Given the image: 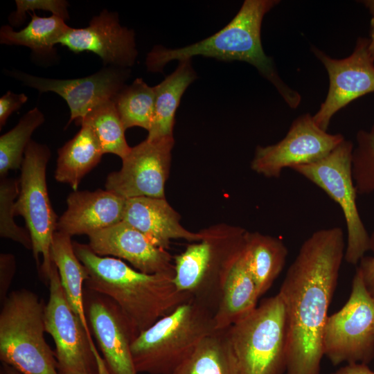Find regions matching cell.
I'll list each match as a JSON object with an SVG mask.
<instances>
[{"mask_svg":"<svg viewBox=\"0 0 374 374\" xmlns=\"http://www.w3.org/2000/svg\"><path fill=\"white\" fill-rule=\"evenodd\" d=\"M370 251L372 256H364L359 262L357 269L361 273L365 287L374 299V230L370 236Z\"/></svg>","mask_w":374,"mask_h":374,"instance_id":"cell-36","label":"cell"},{"mask_svg":"<svg viewBox=\"0 0 374 374\" xmlns=\"http://www.w3.org/2000/svg\"><path fill=\"white\" fill-rule=\"evenodd\" d=\"M17 4V12L13 15L12 21L19 22L23 20L24 14L26 10L33 9H42L50 10L53 15H58L64 20L69 18L66 7L69 3L66 1L60 0H46V1H15Z\"/></svg>","mask_w":374,"mask_h":374,"instance_id":"cell-33","label":"cell"},{"mask_svg":"<svg viewBox=\"0 0 374 374\" xmlns=\"http://www.w3.org/2000/svg\"><path fill=\"white\" fill-rule=\"evenodd\" d=\"M179 214L166 198L126 199L123 221L142 233L154 245L167 250L173 239L197 242L202 232H191L180 224Z\"/></svg>","mask_w":374,"mask_h":374,"instance_id":"cell-20","label":"cell"},{"mask_svg":"<svg viewBox=\"0 0 374 374\" xmlns=\"http://www.w3.org/2000/svg\"><path fill=\"white\" fill-rule=\"evenodd\" d=\"M368 51L371 56L374 60V19H372L371 21Z\"/></svg>","mask_w":374,"mask_h":374,"instance_id":"cell-39","label":"cell"},{"mask_svg":"<svg viewBox=\"0 0 374 374\" xmlns=\"http://www.w3.org/2000/svg\"><path fill=\"white\" fill-rule=\"evenodd\" d=\"M59 44L75 53L92 52L104 65L132 66L137 57L134 32L122 26L116 12L103 10L85 28L70 27Z\"/></svg>","mask_w":374,"mask_h":374,"instance_id":"cell-16","label":"cell"},{"mask_svg":"<svg viewBox=\"0 0 374 374\" xmlns=\"http://www.w3.org/2000/svg\"><path fill=\"white\" fill-rule=\"evenodd\" d=\"M1 374H22L14 368L6 364H3L1 367Z\"/></svg>","mask_w":374,"mask_h":374,"instance_id":"cell-40","label":"cell"},{"mask_svg":"<svg viewBox=\"0 0 374 374\" xmlns=\"http://www.w3.org/2000/svg\"><path fill=\"white\" fill-rule=\"evenodd\" d=\"M51 261L56 265L62 287L73 311L79 317L89 339H92L89 328L82 286L89 273L75 253L71 236L55 231L51 247Z\"/></svg>","mask_w":374,"mask_h":374,"instance_id":"cell-24","label":"cell"},{"mask_svg":"<svg viewBox=\"0 0 374 374\" xmlns=\"http://www.w3.org/2000/svg\"><path fill=\"white\" fill-rule=\"evenodd\" d=\"M228 328L205 337L172 374H238Z\"/></svg>","mask_w":374,"mask_h":374,"instance_id":"cell-26","label":"cell"},{"mask_svg":"<svg viewBox=\"0 0 374 374\" xmlns=\"http://www.w3.org/2000/svg\"><path fill=\"white\" fill-rule=\"evenodd\" d=\"M345 140L341 134H329L308 113L297 117L285 137L278 143L258 146L251 169L266 177L277 178L287 168L319 161Z\"/></svg>","mask_w":374,"mask_h":374,"instance_id":"cell-12","label":"cell"},{"mask_svg":"<svg viewBox=\"0 0 374 374\" xmlns=\"http://www.w3.org/2000/svg\"><path fill=\"white\" fill-rule=\"evenodd\" d=\"M50 157L47 145L30 142L20 169L19 193L15 204V215L24 217L30 233L37 266L39 257L42 256L40 270L47 280L52 267L51 247L58 220L46 185V172Z\"/></svg>","mask_w":374,"mask_h":374,"instance_id":"cell-9","label":"cell"},{"mask_svg":"<svg viewBox=\"0 0 374 374\" xmlns=\"http://www.w3.org/2000/svg\"><path fill=\"white\" fill-rule=\"evenodd\" d=\"M259 298L242 249L223 274L218 304L214 314L215 329H226L245 317L257 307Z\"/></svg>","mask_w":374,"mask_h":374,"instance_id":"cell-21","label":"cell"},{"mask_svg":"<svg viewBox=\"0 0 374 374\" xmlns=\"http://www.w3.org/2000/svg\"><path fill=\"white\" fill-rule=\"evenodd\" d=\"M28 97L24 93H15L8 91L0 98V128L1 130L10 114L19 109L26 103Z\"/></svg>","mask_w":374,"mask_h":374,"instance_id":"cell-35","label":"cell"},{"mask_svg":"<svg viewBox=\"0 0 374 374\" xmlns=\"http://www.w3.org/2000/svg\"><path fill=\"white\" fill-rule=\"evenodd\" d=\"M352 141L344 140L318 161L292 169L323 190L341 208L347 240L344 260L358 265L370 249V235L357 206V190L352 174Z\"/></svg>","mask_w":374,"mask_h":374,"instance_id":"cell-8","label":"cell"},{"mask_svg":"<svg viewBox=\"0 0 374 374\" xmlns=\"http://www.w3.org/2000/svg\"><path fill=\"white\" fill-rule=\"evenodd\" d=\"M215 330L214 312L209 308L193 299L180 305L132 341L138 373L172 374Z\"/></svg>","mask_w":374,"mask_h":374,"instance_id":"cell-4","label":"cell"},{"mask_svg":"<svg viewBox=\"0 0 374 374\" xmlns=\"http://www.w3.org/2000/svg\"><path fill=\"white\" fill-rule=\"evenodd\" d=\"M173 136L146 139L131 148L121 168L109 173L105 188L123 198H165V185L170 173Z\"/></svg>","mask_w":374,"mask_h":374,"instance_id":"cell-14","label":"cell"},{"mask_svg":"<svg viewBox=\"0 0 374 374\" xmlns=\"http://www.w3.org/2000/svg\"><path fill=\"white\" fill-rule=\"evenodd\" d=\"M362 2L370 11L372 15V19H374V0H367Z\"/></svg>","mask_w":374,"mask_h":374,"instance_id":"cell-41","label":"cell"},{"mask_svg":"<svg viewBox=\"0 0 374 374\" xmlns=\"http://www.w3.org/2000/svg\"><path fill=\"white\" fill-rule=\"evenodd\" d=\"M113 100L125 130L135 126L150 130L155 105L154 87L136 78L130 85H125Z\"/></svg>","mask_w":374,"mask_h":374,"instance_id":"cell-28","label":"cell"},{"mask_svg":"<svg viewBox=\"0 0 374 374\" xmlns=\"http://www.w3.org/2000/svg\"><path fill=\"white\" fill-rule=\"evenodd\" d=\"M279 2L278 0H245L233 19L214 35L182 48L155 46L146 57L148 70L161 72L170 61L191 60L196 55L223 61L246 62L276 87L291 108L296 109L301 103V95L280 78L273 60L265 54L261 42L264 16Z\"/></svg>","mask_w":374,"mask_h":374,"instance_id":"cell-3","label":"cell"},{"mask_svg":"<svg viewBox=\"0 0 374 374\" xmlns=\"http://www.w3.org/2000/svg\"><path fill=\"white\" fill-rule=\"evenodd\" d=\"M73 245L89 273L88 288L107 296L118 307L135 338L193 299L177 288L175 274L143 273L121 259L97 255L88 244L73 242Z\"/></svg>","mask_w":374,"mask_h":374,"instance_id":"cell-2","label":"cell"},{"mask_svg":"<svg viewBox=\"0 0 374 374\" xmlns=\"http://www.w3.org/2000/svg\"><path fill=\"white\" fill-rule=\"evenodd\" d=\"M7 74L39 92L52 91L64 98L70 109L69 126L73 121L78 124L99 105L114 100L125 86L130 68L106 66L91 75L76 79H53L34 76L12 70Z\"/></svg>","mask_w":374,"mask_h":374,"instance_id":"cell-15","label":"cell"},{"mask_svg":"<svg viewBox=\"0 0 374 374\" xmlns=\"http://www.w3.org/2000/svg\"><path fill=\"white\" fill-rule=\"evenodd\" d=\"M352 152V174L357 193H374V124L369 130H360Z\"/></svg>","mask_w":374,"mask_h":374,"instance_id":"cell-31","label":"cell"},{"mask_svg":"<svg viewBox=\"0 0 374 374\" xmlns=\"http://www.w3.org/2000/svg\"><path fill=\"white\" fill-rule=\"evenodd\" d=\"M332 374H374V371L366 364L350 363L339 368Z\"/></svg>","mask_w":374,"mask_h":374,"instance_id":"cell-37","label":"cell"},{"mask_svg":"<svg viewBox=\"0 0 374 374\" xmlns=\"http://www.w3.org/2000/svg\"><path fill=\"white\" fill-rule=\"evenodd\" d=\"M86 124L93 131L103 154H116L122 159L131 150L127 143L125 129L113 100L92 109L78 125Z\"/></svg>","mask_w":374,"mask_h":374,"instance_id":"cell-29","label":"cell"},{"mask_svg":"<svg viewBox=\"0 0 374 374\" xmlns=\"http://www.w3.org/2000/svg\"><path fill=\"white\" fill-rule=\"evenodd\" d=\"M288 250L279 238L247 231L243 256L260 297L271 287L283 271Z\"/></svg>","mask_w":374,"mask_h":374,"instance_id":"cell-22","label":"cell"},{"mask_svg":"<svg viewBox=\"0 0 374 374\" xmlns=\"http://www.w3.org/2000/svg\"><path fill=\"white\" fill-rule=\"evenodd\" d=\"M126 199L105 190L78 191L67 197V208L58 218L57 231L87 235L123 221Z\"/></svg>","mask_w":374,"mask_h":374,"instance_id":"cell-19","label":"cell"},{"mask_svg":"<svg viewBox=\"0 0 374 374\" xmlns=\"http://www.w3.org/2000/svg\"><path fill=\"white\" fill-rule=\"evenodd\" d=\"M96 294L88 304V317L109 373L138 374L131 353L135 337L127 319L111 299Z\"/></svg>","mask_w":374,"mask_h":374,"instance_id":"cell-18","label":"cell"},{"mask_svg":"<svg viewBox=\"0 0 374 374\" xmlns=\"http://www.w3.org/2000/svg\"><path fill=\"white\" fill-rule=\"evenodd\" d=\"M238 374H284L287 365V322L278 294L264 299L228 328Z\"/></svg>","mask_w":374,"mask_h":374,"instance_id":"cell-7","label":"cell"},{"mask_svg":"<svg viewBox=\"0 0 374 374\" xmlns=\"http://www.w3.org/2000/svg\"><path fill=\"white\" fill-rule=\"evenodd\" d=\"M15 259L11 253L0 255V298L3 301L15 272Z\"/></svg>","mask_w":374,"mask_h":374,"instance_id":"cell-34","label":"cell"},{"mask_svg":"<svg viewBox=\"0 0 374 374\" xmlns=\"http://www.w3.org/2000/svg\"><path fill=\"white\" fill-rule=\"evenodd\" d=\"M89 342L97 364L98 374H111L106 366L104 359L99 354L93 340H90Z\"/></svg>","mask_w":374,"mask_h":374,"instance_id":"cell-38","label":"cell"},{"mask_svg":"<svg viewBox=\"0 0 374 374\" xmlns=\"http://www.w3.org/2000/svg\"><path fill=\"white\" fill-rule=\"evenodd\" d=\"M30 15L31 21L19 31H15L9 25L2 26L0 29V43L24 46L39 55L54 54V46L59 44L70 26L58 15L40 17L34 12Z\"/></svg>","mask_w":374,"mask_h":374,"instance_id":"cell-27","label":"cell"},{"mask_svg":"<svg viewBox=\"0 0 374 374\" xmlns=\"http://www.w3.org/2000/svg\"><path fill=\"white\" fill-rule=\"evenodd\" d=\"M89 236V247L100 256H113L145 274L172 273L170 253L154 245L142 233L122 221Z\"/></svg>","mask_w":374,"mask_h":374,"instance_id":"cell-17","label":"cell"},{"mask_svg":"<svg viewBox=\"0 0 374 374\" xmlns=\"http://www.w3.org/2000/svg\"><path fill=\"white\" fill-rule=\"evenodd\" d=\"M247 231L226 224L202 231V238L175 257L173 283L193 299L216 310L223 274L243 249Z\"/></svg>","mask_w":374,"mask_h":374,"instance_id":"cell-6","label":"cell"},{"mask_svg":"<svg viewBox=\"0 0 374 374\" xmlns=\"http://www.w3.org/2000/svg\"><path fill=\"white\" fill-rule=\"evenodd\" d=\"M44 308L34 292L12 291L0 312V359L22 374H60L44 333Z\"/></svg>","mask_w":374,"mask_h":374,"instance_id":"cell-5","label":"cell"},{"mask_svg":"<svg viewBox=\"0 0 374 374\" xmlns=\"http://www.w3.org/2000/svg\"><path fill=\"white\" fill-rule=\"evenodd\" d=\"M346 242L335 226L314 231L301 244L279 292L287 322L285 374H320L323 332Z\"/></svg>","mask_w":374,"mask_h":374,"instance_id":"cell-1","label":"cell"},{"mask_svg":"<svg viewBox=\"0 0 374 374\" xmlns=\"http://www.w3.org/2000/svg\"><path fill=\"white\" fill-rule=\"evenodd\" d=\"M369 38L358 37L352 53L342 59L330 57L315 46L312 52L325 66L329 89L325 100L313 115L315 123L327 131L333 116L353 100L374 92V60L368 51Z\"/></svg>","mask_w":374,"mask_h":374,"instance_id":"cell-13","label":"cell"},{"mask_svg":"<svg viewBox=\"0 0 374 374\" xmlns=\"http://www.w3.org/2000/svg\"><path fill=\"white\" fill-rule=\"evenodd\" d=\"M79 132L57 150L55 178L75 191L81 181L100 161L104 154L92 129L81 124Z\"/></svg>","mask_w":374,"mask_h":374,"instance_id":"cell-23","label":"cell"},{"mask_svg":"<svg viewBox=\"0 0 374 374\" xmlns=\"http://www.w3.org/2000/svg\"><path fill=\"white\" fill-rule=\"evenodd\" d=\"M44 121L42 112L35 107L28 111L10 131L0 137V176L21 169L25 150L34 131Z\"/></svg>","mask_w":374,"mask_h":374,"instance_id":"cell-30","label":"cell"},{"mask_svg":"<svg viewBox=\"0 0 374 374\" xmlns=\"http://www.w3.org/2000/svg\"><path fill=\"white\" fill-rule=\"evenodd\" d=\"M19 193V181L7 177L0 181V236L17 242L25 248H33L32 240L27 229L19 226L14 220L15 199Z\"/></svg>","mask_w":374,"mask_h":374,"instance_id":"cell-32","label":"cell"},{"mask_svg":"<svg viewBox=\"0 0 374 374\" xmlns=\"http://www.w3.org/2000/svg\"><path fill=\"white\" fill-rule=\"evenodd\" d=\"M50 295L44 308L45 331L55 344L60 374H98V366L87 333L73 311L52 262L48 277Z\"/></svg>","mask_w":374,"mask_h":374,"instance_id":"cell-11","label":"cell"},{"mask_svg":"<svg viewBox=\"0 0 374 374\" xmlns=\"http://www.w3.org/2000/svg\"><path fill=\"white\" fill-rule=\"evenodd\" d=\"M197 78L190 60L179 61L176 70L154 87L155 105L152 123L146 139L173 136L175 116L182 95Z\"/></svg>","mask_w":374,"mask_h":374,"instance_id":"cell-25","label":"cell"},{"mask_svg":"<svg viewBox=\"0 0 374 374\" xmlns=\"http://www.w3.org/2000/svg\"><path fill=\"white\" fill-rule=\"evenodd\" d=\"M322 345L323 355L334 366L344 362L368 364L374 359V299L358 269L348 301L327 318Z\"/></svg>","mask_w":374,"mask_h":374,"instance_id":"cell-10","label":"cell"}]
</instances>
